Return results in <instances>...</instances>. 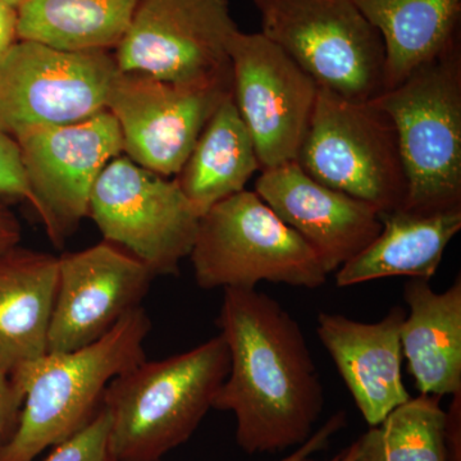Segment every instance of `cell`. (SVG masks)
Wrapping results in <instances>:
<instances>
[{"instance_id":"13","label":"cell","mask_w":461,"mask_h":461,"mask_svg":"<svg viewBox=\"0 0 461 461\" xmlns=\"http://www.w3.org/2000/svg\"><path fill=\"white\" fill-rule=\"evenodd\" d=\"M233 100L260 168L295 162L308 132L318 85L262 33L236 32L230 41Z\"/></svg>"},{"instance_id":"11","label":"cell","mask_w":461,"mask_h":461,"mask_svg":"<svg viewBox=\"0 0 461 461\" xmlns=\"http://www.w3.org/2000/svg\"><path fill=\"white\" fill-rule=\"evenodd\" d=\"M14 140L30 205L50 241L62 248L89 214L91 191L100 173L123 153L120 126L105 109L83 122L41 127Z\"/></svg>"},{"instance_id":"21","label":"cell","mask_w":461,"mask_h":461,"mask_svg":"<svg viewBox=\"0 0 461 461\" xmlns=\"http://www.w3.org/2000/svg\"><path fill=\"white\" fill-rule=\"evenodd\" d=\"M262 171L233 94L212 115L176 182L200 217Z\"/></svg>"},{"instance_id":"2","label":"cell","mask_w":461,"mask_h":461,"mask_svg":"<svg viewBox=\"0 0 461 461\" xmlns=\"http://www.w3.org/2000/svg\"><path fill=\"white\" fill-rule=\"evenodd\" d=\"M230 371L223 336L185 353L136 364L109 382L103 406L111 417L115 461H159L186 442L213 408Z\"/></svg>"},{"instance_id":"24","label":"cell","mask_w":461,"mask_h":461,"mask_svg":"<svg viewBox=\"0 0 461 461\" xmlns=\"http://www.w3.org/2000/svg\"><path fill=\"white\" fill-rule=\"evenodd\" d=\"M44 461H115L111 447V417L104 406L89 424L56 446Z\"/></svg>"},{"instance_id":"1","label":"cell","mask_w":461,"mask_h":461,"mask_svg":"<svg viewBox=\"0 0 461 461\" xmlns=\"http://www.w3.org/2000/svg\"><path fill=\"white\" fill-rule=\"evenodd\" d=\"M230 371L213 409L233 412L249 455L304 444L324 408V390L304 333L286 309L256 288H224L217 320Z\"/></svg>"},{"instance_id":"20","label":"cell","mask_w":461,"mask_h":461,"mask_svg":"<svg viewBox=\"0 0 461 461\" xmlns=\"http://www.w3.org/2000/svg\"><path fill=\"white\" fill-rule=\"evenodd\" d=\"M381 33L384 91L460 42L461 0H353Z\"/></svg>"},{"instance_id":"18","label":"cell","mask_w":461,"mask_h":461,"mask_svg":"<svg viewBox=\"0 0 461 461\" xmlns=\"http://www.w3.org/2000/svg\"><path fill=\"white\" fill-rule=\"evenodd\" d=\"M409 314L402 321V357L420 395L461 393V278L445 293L429 281L411 278L403 286Z\"/></svg>"},{"instance_id":"17","label":"cell","mask_w":461,"mask_h":461,"mask_svg":"<svg viewBox=\"0 0 461 461\" xmlns=\"http://www.w3.org/2000/svg\"><path fill=\"white\" fill-rule=\"evenodd\" d=\"M58 257L21 248L0 253V366L14 375L48 354Z\"/></svg>"},{"instance_id":"29","label":"cell","mask_w":461,"mask_h":461,"mask_svg":"<svg viewBox=\"0 0 461 461\" xmlns=\"http://www.w3.org/2000/svg\"><path fill=\"white\" fill-rule=\"evenodd\" d=\"M17 41V8L0 0V56Z\"/></svg>"},{"instance_id":"8","label":"cell","mask_w":461,"mask_h":461,"mask_svg":"<svg viewBox=\"0 0 461 461\" xmlns=\"http://www.w3.org/2000/svg\"><path fill=\"white\" fill-rule=\"evenodd\" d=\"M118 72L108 50L14 41L0 56V130L16 139L41 127L89 120L107 109Z\"/></svg>"},{"instance_id":"16","label":"cell","mask_w":461,"mask_h":461,"mask_svg":"<svg viewBox=\"0 0 461 461\" xmlns=\"http://www.w3.org/2000/svg\"><path fill=\"white\" fill-rule=\"evenodd\" d=\"M405 317L402 306L391 308L377 323L326 312L318 314V338L371 427L411 397L402 375L400 332Z\"/></svg>"},{"instance_id":"12","label":"cell","mask_w":461,"mask_h":461,"mask_svg":"<svg viewBox=\"0 0 461 461\" xmlns=\"http://www.w3.org/2000/svg\"><path fill=\"white\" fill-rule=\"evenodd\" d=\"M232 94V81L185 85L120 71L107 111L120 126L127 158L169 177L181 172L206 123Z\"/></svg>"},{"instance_id":"3","label":"cell","mask_w":461,"mask_h":461,"mask_svg":"<svg viewBox=\"0 0 461 461\" xmlns=\"http://www.w3.org/2000/svg\"><path fill=\"white\" fill-rule=\"evenodd\" d=\"M150 329L139 306L94 344L48 353L11 375L25 399L0 461H33L89 424L102 409L109 382L145 359Z\"/></svg>"},{"instance_id":"30","label":"cell","mask_w":461,"mask_h":461,"mask_svg":"<svg viewBox=\"0 0 461 461\" xmlns=\"http://www.w3.org/2000/svg\"><path fill=\"white\" fill-rule=\"evenodd\" d=\"M355 457H357V442H353L348 447H346L345 450H342L341 453L336 455L333 459L327 461H354ZM302 461H320L312 459L311 456L306 457V459Z\"/></svg>"},{"instance_id":"5","label":"cell","mask_w":461,"mask_h":461,"mask_svg":"<svg viewBox=\"0 0 461 461\" xmlns=\"http://www.w3.org/2000/svg\"><path fill=\"white\" fill-rule=\"evenodd\" d=\"M190 259L203 290L263 281L314 290L329 277L313 249L256 191H240L200 217Z\"/></svg>"},{"instance_id":"15","label":"cell","mask_w":461,"mask_h":461,"mask_svg":"<svg viewBox=\"0 0 461 461\" xmlns=\"http://www.w3.org/2000/svg\"><path fill=\"white\" fill-rule=\"evenodd\" d=\"M260 172L258 196L308 242L329 275L362 253L381 232L378 208L324 186L296 160Z\"/></svg>"},{"instance_id":"25","label":"cell","mask_w":461,"mask_h":461,"mask_svg":"<svg viewBox=\"0 0 461 461\" xmlns=\"http://www.w3.org/2000/svg\"><path fill=\"white\" fill-rule=\"evenodd\" d=\"M30 190L17 141L0 130V202L30 203Z\"/></svg>"},{"instance_id":"28","label":"cell","mask_w":461,"mask_h":461,"mask_svg":"<svg viewBox=\"0 0 461 461\" xmlns=\"http://www.w3.org/2000/svg\"><path fill=\"white\" fill-rule=\"evenodd\" d=\"M23 238L20 221L5 203L0 202V253L17 247Z\"/></svg>"},{"instance_id":"31","label":"cell","mask_w":461,"mask_h":461,"mask_svg":"<svg viewBox=\"0 0 461 461\" xmlns=\"http://www.w3.org/2000/svg\"><path fill=\"white\" fill-rule=\"evenodd\" d=\"M3 2L8 3L12 7L18 8L25 0H3Z\"/></svg>"},{"instance_id":"6","label":"cell","mask_w":461,"mask_h":461,"mask_svg":"<svg viewBox=\"0 0 461 461\" xmlns=\"http://www.w3.org/2000/svg\"><path fill=\"white\" fill-rule=\"evenodd\" d=\"M262 35L318 85L354 102L384 91L381 33L353 0H254Z\"/></svg>"},{"instance_id":"4","label":"cell","mask_w":461,"mask_h":461,"mask_svg":"<svg viewBox=\"0 0 461 461\" xmlns=\"http://www.w3.org/2000/svg\"><path fill=\"white\" fill-rule=\"evenodd\" d=\"M393 121L405 172L402 211L461 209V47L371 99Z\"/></svg>"},{"instance_id":"14","label":"cell","mask_w":461,"mask_h":461,"mask_svg":"<svg viewBox=\"0 0 461 461\" xmlns=\"http://www.w3.org/2000/svg\"><path fill=\"white\" fill-rule=\"evenodd\" d=\"M153 272L108 241L58 258V287L48 353L80 350L141 306Z\"/></svg>"},{"instance_id":"23","label":"cell","mask_w":461,"mask_h":461,"mask_svg":"<svg viewBox=\"0 0 461 461\" xmlns=\"http://www.w3.org/2000/svg\"><path fill=\"white\" fill-rule=\"evenodd\" d=\"M441 399L420 393L397 406L355 441L354 461H451Z\"/></svg>"},{"instance_id":"7","label":"cell","mask_w":461,"mask_h":461,"mask_svg":"<svg viewBox=\"0 0 461 461\" xmlns=\"http://www.w3.org/2000/svg\"><path fill=\"white\" fill-rule=\"evenodd\" d=\"M296 162L313 180L381 212L405 203L408 184L396 129L372 100L354 102L318 87Z\"/></svg>"},{"instance_id":"22","label":"cell","mask_w":461,"mask_h":461,"mask_svg":"<svg viewBox=\"0 0 461 461\" xmlns=\"http://www.w3.org/2000/svg\"><path fill=\"white\" fill-rule=\"evenodd\" d=\"M140 0H25L17 41L66 51L109 50L129 32Z\"/></svg>"},{"instance_id":"10","label":"cell","mask_w":461,"mask_h":461,"mask_svg":"<svg viewBox=\"0 0 461 461\" xmlns=\"http://www.w3.org/2000/svg\"><path fill=\"white\" fill-rule=\"evenodd\" d=\"M229 0H140L115 50L121 72L185 85L232 81Z\"/></svg>"},{"instance_id":"26","label":"cell","mask_w":461,"mask_h":461,"mask_svg":"<svg viewBox=\"0 0 461 461\" xmlns=\"http://www.w3.org/2000/svg\"><path fill=\"white\" fill-rule=\"evenodd\" d=\"M23 390L0 366V450L14 436L23 406Z\"/></svg>"},{"instance_id":"19","label":"cell","mask_w":461,"mask_h":461,"mask_svg":"<svg viewBox=\"0 0 461 461\" xmlns=\"http://www.w3.org/2000/svg\"><path fill=\"white\" fill-rule=\"evenodd\" d=\"M382 230L362 253L335 272L336 286L350 287L390 277L436 275L447 245L461 230V209L414 214L381 212Z\"/></svg>"},{"instance_id":"27","label":"cell","mask_w":461,"mask_h":461,"mask_svg":"<svg viewBox=\"0 0 461 461\" xmlns=\"http://www.w3.org/2000/svg\"><path fill=\"white\" fill-rule=\"evenodd\" d=\"M346 426V412L339 411L330 418L323 426L321 427L317 432L309 437L304 444L300 445L299 447L294 451L293 454L287 455L286 457L280 461H302L312 455L323 450L330 444V439L332 438L339 430H341Z\"/></svg>"},{"instance_id":"9","label":"cell","mask_w":461,"mask_h":461,"mask_svg":"<svg viewBox=\"0 0 461 461\" xmlns=\"http://www.w3.org/2000/svg\"><path fill=\"white\" fill-rule=\"evenodd\" d=\"M104 241L141 260L158 276H177L190 257L200 215L176 180L117 157L94 185L89 214Z\"/></svg>"}]
</instances>
